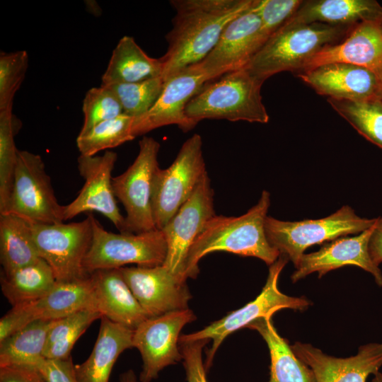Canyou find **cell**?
<instances>
[{
    "mask_svg": "<svg viewBox=\"0 0 382 382\" xmlns=\"http://www.w3.org/2000/svg\"><path fill=\"white\" fill-rule=\"evenodd\" d=\"M120 269L149 318L188 308L191 296L186 281L175 275L163 265Z\"/></svg>",
    "mask_w": 382,
    "mask_h": 382,
    "instance_id": "cell-17",
    "label": "cell"
},
{
    "mask_svg": "<svg viewBox=\"0 0 382 382\" xmlns=\"http://www.w3.org/2000/svg\"><path fill=\"white\" fill-rule=\"evenodd\" d=\"M176 14L166 35L168 49L160 58L164 81L203 60L226 25L250 8L254 0H174Z\"/></svg>",
    "mask_w": 382,
    "mask_h": 382,
    "instance_id": "cell-1",
    "label": "cell"
},
{
    "mask_svg": "<svg viewBox=\"0 0 382 382\" xmlns=\"http://www.w3.org/2000/svg\"><path fill=\"white\" fill-rule=\"evenodd\" d=\"M330 106L361 135L382 149V100L328 98Z\"/></svg>",
    "mask_w": 382,
    "mask_h": 382,
    "instance_id": "cell-33",
    "label": "cell"
},
{
    "mask_svg": "<svg viewBox=\"0 0 382 382\" xmlns=\"http://www.w3.org/2000/svg\"><path fill=\"white\" fill-rule=\"evenodd\" d=\"M194 320L193 312L186 308L148 318L134 330L133 347L139 350L143 362L140 382H151L163 369L183 359L180 333Z\"/></svg>",
    "mask_w": 382,
    "mask_h": 382,
    "instance_id": "cell-12",
    "label": "cell"
},
{
    "mask_svg": "<svg viewBox=\"0 0 382 382\" xmlns=\"http://www.w3.org/2000/svg\"><path fill=\"white\" fill-rule=\"evenodd\" d=\"M288 261L285 256L280 255L270 266L266 283L260 294L253 301L201 330L182 335L179 343L212 340V345L206 352L204 366L207 370L211 366L214 354L222 342L234 331L247 328L259 318L272 317L274 313L284 308L301 311L306 310L311 305V301L306 297L288 296L279 289V277Z\"/></svg>",
    "mask_w": 382,
    "mask_h": 382,
    "instance_id": "cell-6",
    "label": "cell"
},
{
    "mask_svg": "<svg viewBox=\"0 0 382 382\" xmlns=\"http://www.w3.org/2000/svg\"><path fill=\"white\" fill-rule=\"evenodd\" d=\"M247 328L257 331L268 347L270 355L268 382H316L311 369L294 354L286 340L279 335L272 317L259 318Z\"/></svg>",
    "mask_w": 382,
    "mask_h": 382,
    "instance_id": "cell-27",
    "label": "cell"
},
{
    "mask_svg": "<svg viewBox=\"0 0 382 382\" xmlns=\"http://www.w3.org/2000/svg\"><path fill=\"white\" fill-rule=\"evenodd\" d=\"M371 382H382V374L381 372H378L374 375V378Z\"/></svg>",
    "mask_w": 382,
    "mask_h": 382,
    "instance_id": "cell-45",
    "label": "cell"
},
{
    "mask_svg": "<svg viewBox=\"0 0 382 382\" xmlns=\"http://www.w3.org/2000/svg\"><path fill=\"white\" fill-rule=\"evenodd\" d=\"M382 18V6L373 0H311L303 2L283 25L320 23L352 26Z\"/></svg>",
    "mask_w": 382,
    "mask_h": 382,
    "instance_id": "cell-24",
    "label": "cell"
},
{
    "mask_svg": "<svg viewBox=\"0 0 382 382\" xmlns=\"http://www.w3.org/2000/svg\"><path fill=\"white\" fill-rule=\"evenodd\" d=\"M214 215V191L207 173L190 198L161 229L167 243L163 265L183 280L187 279L185 266L189 250Z\"/></svg>",
    "mask_w": 382,
    "mask_h": 382,
    "instance_id": "cell-13",
    "label": "cell"
},
{
    "mask_svg": "<svg viewBox=\"0 0 382 382\" xmlns=\"http://www.w3.org/2000/svg\"><path fill=\"white\" fill-rule=\"evenodd\" d=\"M36 320H54L84 310H96L90 274L71 281L56 282L45 296L33 301Z\"/></svg>",
    "mask_w": 382,
    "mask_h": 382,
    "instance_id": "cell-25",
    "label": "cell"
},
{
    "mask_svg": "<svg viewBox=\"0 0 382 382\" xmlns=\"http://www.w3.org/2000/svg\"><path fill=\"white\" fill-rule=\"evenodd\" d=\"M297 76L315 91L335 99L358 101L382 100V81L371 70L357 65L333 62Z\"/></svg>",
    "mask_w": 382,
    "mask_h": 382,
    "instance_id": "cell-18",
    "label": "cell"
},
{
    "mask_svg": "<svg viewBox=\"0 0 382 382\" xmlns=\"http://www.w3.org/2000/svg\"><path fill=\"white\" fill-rule=\"evenodd\" d=\"M255 2V0H254ZM252 6L230 21L209 54L193 64L209 81L245 68L261 48L260 18Z\"/></svg>",
    "mask_w": 382,
    "mask_h": 382,
    "instance_id": "cell-15",
    "label": "cell"
},
{
    "mask_svg": "<svg viewBox=\"0 0 382 382\" xmlns=\"http://www.w3.org/2000/svg\"><path fill=\"white\" fill-rule=\"evenodd\" d=\"M28 66L25 50L0 54V112L12 110L13 98Z\"/></svg>",
    "mask_w": 382,
    "mask_h": 382,
    "instance_id": "cell-37",
    "label": "cell"
},
{
    "mask_svg": "<svg viewBox=\"0 0 382 382\" xmlns=\"http://www.w3.org/2000/svg\"><path fill=\"white\" fill-rule=\"evenodd\" d=\"M375 224L359 235L338 238L325 243L318 251L303 254L291 276L292 282L313 272H318L321 278L332 270L353 265L371 274L376 283L382 287V272L373 262L369 250Z\"/></svg>",
    "mask_w": 382,
    "mask_h": 382,
    "instance_id": "cell-20",
    "label": "cell"
},
{
    "mask_svg": "<svg viewBox=\"0 0 382 382\" xmlns=\"http://www.w3.org/2000/svg\"><path fill=\"white\" fill-rule=\"evenodd\" d=\"M207 173L202 137L195 134L183 144L172 164L155 173L152 207L157 229L166 226Z\"/></svg>",
    "mask_w": 382,
    "mask_h": 382,
    "instance_id": "cell-9",
    "label": "cell"
},
{
    "mask_svg": "<svg viewBox=\"0 0 382 382\" xmlns=\"http://www.w3.org/2000/svg\"><path fill=\"white\" fill-rule=\"evenodd\" d=\"M209 341L202 340L179 343L187 382H208L202 352L204 346Z\"/></svg>",
    "mask_w": 382,
    "mask_h": 382,
    "instance_id": "cell-39",
    "label": "cell"
},
{
    "mask_svg": "<svg viewBox=\"0 0 382 382\" xmlns=\"http://www.w3.org/2000/svg\"><path fill=\"white\" fill-rule=\"evenodd\" d=\"M102 314L96 310H84L55 320L51 326L44 350V357L66 359L78 339Z\"/></svg>",
    "mask_w": 382,
    "mask_h": 382,
    "instance_id": "cell-31",
    "label": "cell"
},
{
    "mask_svg": "<svg viewBox=\"0 0 382 382\" xmlns=\"http://www.w3.org/2000/svg\"><path fill=\"white\" fill-rule=\"evenodd\" d=\"M40 259L30 223L14 214H0V262L2 272H10Z\"/></svg>",
    "mask_w": 382,
    "mask_h": 382,
    "instance_id": "cell-28",
    "label": "cell"
},
{
    "mask_svg": "<svg viewBox=\"0 0 382 382\" xmlns=\"http://www.w3.org/2000/svg\"><path fill=\"white\" fill-rule=\"evenodd\" d=\"M117 154L105 151L101 156L78 158V169L85 182L76 198L64 206V221L86 212H97L107 217L118 229L126 233L125 218L117 204L112 188V172Z\"/></svg>",
    "mask_w": 382,
    "mask_h": 382,
    "instance_id": "cell-14",
    "label": "cell"
},
{
    "mask_svg": "<svg viewBox=\"0 0 382 382\" xmlns=\"http://www.w3.org/2000/svg\"><path fill=\"white\" fill-rule=\"evenodd\" d=\"M98 311L109 320L134 330L149 316L125 280L120 269H105L90 274Z\"/></svg>",
    "mask_w": 382,
    "mask_h": 382,
    "instance_id": "cell-22",
    "label": "cell"
},
{
    "mask_svg": "<svg viewBox=\"0 0 382 382\" xmlns=\"http://www.w3.org/2000/svg\"><path fill=\"white\" fill-rule=\"evenodd\" d=\"M263 83L245 68L227 73L205 83L186 105L185 115L196 125L204 119L267 123Z\"/></svg>",
    "mask_w": 382,
    "mask_h": 382,
    "instance_id": "cell-3",
    "label": "cell"
},
{
    "mask_svg": "<svg viewBox=\"0 0 382 382\" xmlns=\"http://www.w3.org/2000/svg\"><path fill=\"white\" fill-rule=\"evenodd\" d=\"M34 320L33 301L12 306L0 320V342Z\"/></svg>",
    "mask_w": 382,
    "mask_h": 382,
    "instance_id": "cell-40",
    "label": "cell"
},
{
    "mask_svg": "<svg viewBox=\"0 0 382 382\" xmlns=\"http://www.w3.org/2000/svg\"><path fill=\"white\" fill-rule=\"evenodd\" d=\"M83 124L79 134H83L96 125L117 117L123 113L115 93L106 86L89 89L83 100Z\"/></svg>",
    "mask_w": 382,
    "mask_h": 382,
    "instance_id": "cell-36",
    "label": "cell"
},
{
    "mask_svg": "<svg viewBox=\"0 0 382 382\" xmlns=\"http://www.w3.org/2000/svg\"><path fill=\"white\" fill-rule=\"evenodd\" d=\"M21 124L12 110L0 112V214L9 204L18 151L14 138Z\"/></svg>",
    "mask_w": 382,
    "mask_h": 382,
    "instance_id": "cell-34",
    "label": "cell"
},
{
    "mask_svg": "<svg viewBox=\"0 0 382 382\" xmlns=\"http://www.w3.org/2000/svg\"><path fill=\"white\" fill-rule=\"evenodd\" d=\"M120 382H140L134 371L127 370L120 375Z\"/></svg>",
    "mask_w": 382,
    "mask_h": 382,
    "instance_id": "cell-44",
    "label": "cell"
},
{
    "mask_svg": "<svg viewBox=\"0 0 382 382\" xmlns=\"http://www.w3.org/2000/svg\"><path fill=\"white\" fill-rule=\"evenodd\" d=\"M303 1L255 0L253 10L261 21L259 40L261 47L298 10Z\"/></svg>",
    "mask_w": 382,
    "mask_h": 382,
    "instance_id": "cell-38",
    "label": "cell"
},
{
    "mask_svg": "<svg viewBox=\"0 0 382 382\" xmlns=\"http://www.w3.org/2000/svg\"><path fill=\"white\" fill-rule=\"evenodd\" d=\"M54 320H34L0 342V366L21 365L37 369L45 359L47 335Z\"/></svg>",
    "mask_w": 382,
    "mask_h": 382,
    "instance_id": "cell-30",
    "label": "cell"
},
{
    "mask_svg": "<svg viewBox=\"0 0 382 382\" xmlns=\"http://www.w3.org/2000/svg\"><path fill=\"white\" fill-rule=\"evenodd\" d=\"M134 330L105 316L89 357L74 366L78 382H109L112 368L121 353L133 347Z\"/></svg>",
    "mask_w": 382,
    "mask_h": 382,
    "instance_id": "cell-23",
    "label": "cell"
},
{
    "mask_svg": "<svg viewBox=\"0 0 382 382\" xmlns=\"http://www.w3.org/2000/svg\"><path fill=\"white\" fill-rule=\"evenodd\" d=\"M139 144V153L132 164L112 180L115 196L126 212V233H140L157 229L152 198L154 179L159 168L160 144L152 137H144Z\"/></svg>",
    "mask_w": 382,
    "mask_h": 382,
    "instance_id": "cell-8",
    "label": "cell"
},
{
    "mask_svg": "<svg viewBox=\"0 0 382 382\" xmlns=\"http://www.w3.org/2000/svg\"><path fill=\"white\" fill-rule=\"evenodd\" d=\"M209 79L193 66L179 71L164 81L163 88L152 108L140 117L134 118L135 137L166 125H175L183 132L196 125L185 115L189 101Z\"/></svg>",
    "mask_w": 382,
    "mask_h": 382,
    "instance_id": "cell-16",
    "label": "cell"
},
{
    "mask_svg": "<svg viewBox=\"0 0 382 382\" xmlns=\"http://www.w3.org/2000/svg\"><path fill=\"white\" fill-rule=\"evenodd\" d=\"M160 59L149 57L130 36L122 37L102 76L103 86L132 83L161 76Z\"/></svg>",
    "mask_w": 382,
    "mask_h": 382,
    "instance_id": "cell-26",
    "label": "cell"
},
{
    "mask_svg": "<svg viewBox=\"0 0 382 382\" xmlns=\"http://www.w3.org/2000/svg\"><path fill=\"white\" fill-rule=\"evenodd\" d=\"M164 81L161 76L137 83H118L108 86L117 97L123 113L138 118L155 104L162 92Z\"/></svg>",
    "mask_w": 382,
    "mask_h": 382,
    "instance_id": "cell-35",
    "label": "cell"
},
{
    "mask_svg": "<svg viewBox=\"0 0 382 382\" xmlns=\"http://www.w3.org/2000/svg\"><path fill=\"white\" fill-rule=\"evenodd\" d=\"M333 62L366 68L382 81V18L356 24L343 40L316 52L296 73Z\"/></svg>",
    "mask_w": 382,
    "mask_h": 382,
    "instance_id": "cell-19",
    "label": "cell"
},
{
    "mask_svg": "<svg viewBox=\"0 0 382 382\" xmlns=\"http://www.w3.org/2000/svg\"><path fill=\"white\" fill-rule=\"evenodd\" d=\"M134 117L122 114L102 122L76 138V146L83 156H95L103 150L117 147L136 138Z\"/></svg>",
    "mask_w": 382,
    "mask_h": 382,
    "instance_id": "cell-32",
    "label": "cell"
},
{
    "mask_svg": "<svg viewBox=\"0 0 382 382\" xmlns=\"http://www.w3.org/2000/svg\"><path fill=\"white\" fill-rule=\"evenodd\" d=\"M294 354L312 371L316 382H366L382 366V344L361 346L356 355L338 358L328 355L310 344L295 342Z\"/></svg>",
    "mask_w": 382,
    "mask_h": 382,
    "instance_id": "cell-21",
    "label": "cell"
},
{
    "mask_svg": "<svg viewBox=\"0 0 382 382\" xmlns=\"http://www.w3.org/2000/svg\"><path fill=\"white\" fill-rule=\"evenodd\" d=\"M270 206V194L262 192L257 203L239 216L214 215L206 224L192 245L185 266L186 279L195 277L198 263L206 255L225 251L259 258L272 265L280 253L268 241L265 229Z\"/></svg>",
    "mask_w": 382,
    "mask_h": 382,
    "instance_id": "cell-2",
    "label": "cell"
},
{
    "mask_svg": "<svg viewBox=\"0 0 382 382\" xmlns=\"http://www.w3.org/2000/svg\"><path fill=\"white\" fill-rule=\"evenodd\" d=\"M376 220L377 218H361L351 207L345 205L318 219L286 221L267 216L265 229L269 243L296 267L308 248L360 233L372 227Z\"/></svg>",
    "mask_w": 382,
    "mask_h": 382,
    "instance_id": "cell-5",
    "label": "cell"
},
{
    "mask_svg": "<svg viewBox=\"0 0 382 382\" xmlns=\"http://www.w3.org/2000/svg\"><path fill=\"white\" fill-rule=\"evenodd\" d=\"M30 223L56 224L64 221L61 205L38 154L18 151L13 184L7 212Z\"/></svg>",
    "mask_w": 382,
    "mask_h": 382,
    "instance_id": "cell-11",
    "label": "cell"
},
{
    "mask_svg": "<svg viewBox=\"0 0 382 382\" xmlns=\"http://www.w3.org/2000/svg\"><path fill=\"white\" fill-rule=\"evenodd\" d=\"M353 26L320 23L282 25L245 69L263 82L282 71L298 72L316 52L343 40Z\"/></svg>",
    "mask_w": 382,
    "mask_h": 382,
    "instance_id": "cell-4",
    "label": "cell"
},
{
    "mask_svg": "<svg viewBox=\"0 0 382 382\" xmlns=\"http://www.w3.org/2000/svg\"><path fill=\"white\" fill-rule=\"evenodd\" d=\"M93 214L79 222L30 223L39 256L51 267L57 282L88 276L83 260L93 236Z\"/></svg>",
    "mask_w": 382,
    "mask_h": 382,
    "instance_id": "cell-10",
    "label": "cell"
},
{
    "mask_svg": "<svg viewBox=\"0 0 382 382\" xmlns=\"http://www.w3.org/2000/svg\"><path fill=\"white\" fill-rule=\"evenodd\" d=\"M93 236L83 260V269L90 274L105 269H120L136 264L151 267L163 265L167 243L161 230L140 233H115L105 230L92 216Z\"/></svg>",
    "mask_w": 382,
    "mask_h": 382,
    "instance_id": "cell-7",
    "label": "cell"
},
{
    "mask_svg": "<svg viewBox=\"0 0 382 382\" xmlns=\"http://www.w3.org/2000/svg\"><path fill=\"white\" fill-rule=\"evenodd\" d=\"M0 382H47L40 371L32 366H0Z\"/></svg>",
    "mask_w": 382,
    "mask_h": 382,
    "instance_id": "cell-42",
    "label": "cell"
},
{
    "mask_svg": "<svg viewBox=\"0 0 382 382\" xmlns=\"http://www.w3.org/2000/svg\"><path fill=\"white\" fill-rule=\"evenodd\" d=\"M369 250L373 262L378 266L382 262V216L377 218L369 241Z\"/></svg>",
    "mask_w": 382,
    "mask_h": 382,
    "instance_id": "cell-43",
    "label": "cell"
},
{
    "mask_svg": "<svg viewBox=\"0 0 382 382\" xmlns=\"http://www.w3.org/2000/svg\"><path fill=\"white\" fill-rule=\"evenodd\" d=\"M56 279L42 259L10 272H1V289L12 306L37 301L52 289Z\"/></svg>",
    "mask_w": 382,
    "mask_h": 382,
    "instance_id": "cell-29",
    "label": "cell"
},
{
    "mask_svg": "<svg viewBox=\"0 0 382 382\" xmlns=\"http://www.w3.org/2000/svg\"><path fill=\"white\" fill-rule=\"evenodd\" d=\"M72 358L44 359L37 366L47 382H78Z\"/></svg>",
    "mask_w": 382,
    "mask_h": 382,
    "instance_id": "cell-41",
    "label": "cell"
}]
</instances>
